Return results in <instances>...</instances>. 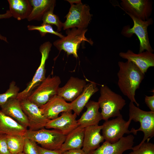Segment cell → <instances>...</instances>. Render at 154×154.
<instances>
[{
  "label": "cell",
  "instance_id": "6da1fadb",
  "mask_svg": "<svg viewBox=\"0 0 154 154\" xmlns=\"http://www.w3.org/2000/svg\"><path fill=\"white\" fill-rule=\"evenodd\" d=\"M118 64L119 67L117 73L118 86L122 93L138 107L139 104L135 98V91L139 88L145 74L130 61H119Z\"/></svg>",
  "mask_w": 154,
  "mask_h": 154
},
{
  "label": "cell",
  "instance_id": "7a4b0ae2",
  "mask_svg": "<svg viewBox=\"0 0 154 154\" xmlns=\"http://www.w3.org/2000/svg\"><path fill=\"white\" fill-rule=\"evenodd\" d=\"M100 93L98 102L101 109L102 119L106 121L119 116L120 111L126 104L125 100L106 85L101 86Z\"/></svg>",
  "mask_w": 154,
  "mask_h": 154
},
{
  "label": "cell",
  "instance_id": "3957f363",
  "mask_svg": "<svg viewBox=\"0 0 154 154\" xmlns=\"http://www.w3.org/2000/svg\"><path fill=\"white\" fill-rule=\"evenodd\" d=\"M132 120L139 122L140 126L137 129L132 128L131 130V133L136 135L138 131H141L144 134L142 140L136 146H140L146 140L149 142L154 136V112L142 110L130 101L129 104L128 121H131Z\"/></svg>",
  "mask_w": 154,
  "mask_h": 154
},
{
  "label": "cell",
  "instance_id": "277c9868",
  "mask_svg": "<svg viewBox=\"0 0 154 154\" xmlns=\"http://www.w3.org/2000/svg\"><path fill=\"white\" fill-rule=\"evenodd\" d=\"M24 136L40 145L42 148L50 150H59L66 137L58 130L44 128L36 131L27 130Z\"/></svg>",
  "mask_w": 154,
  "mask_h": 154
},
{
  "label": "cell",
  "instance_id": "5b68a950",
  "mask_svg": "<svg viewBox=\"0 0 154 154\" xmlns=\"http://www.w3.org/2000/svg\"><path fill=\"white\" fill-rule=\"evenodd\" d=\"M88 29H80L76 28L66 30L67 35L56 40L53 42V44L60 51L63 50L68 55L72 54L77 58L78 57V50L82 42L86 41L92 45L93 41L85 36Z\"/></svg>",
  "mask_w": 154,
  "mask_h": 154
},
{
  "label": "cell",
  "instance_id": "8992f818",
  "mask_svg": "<svg viewBox=\"0 0 154 154\" xmlns=\"http://www.w3.org/2000/svg\"><path fill=\"white\" fill-rule=\"evenodd\" d=\"M70 7L65 17L66 20L63 23L64 30L73 28L86 29L92 19L88 5L83 4L80 0L76 3H70Z\"/></svg>",
  "mask_w": 154,
  "mask_h": 154
},
{
  "label": "cell",
  "instance_id": "52a82bcc",
  "mask_svg": "<svg viewBox=\"0 0 154 154\" xmlns=\"http://www.w3.org/2000/svg\"><path fill=\"white\" fill-rule=\"evenodd\" d=\"M127 14L133 21V25L132 28H130L128 25L124 26L121 34L127 38L131 37L134 34L137 35L140 42L139 53L142 52L145 50L153 53L154 50L149 43L147 32L148 27L153 23V19L149 18L147 20L143 21L129 14Z\"/></svg>",
  "mask_w": 154,
  "mask_h": 154
},
{
  "label": "cell",
  "instance_id": "ba28073f",
  "mask_svg": "<svg viewBox=\"0 0 154 154\" xmlns=\"http://www.w3.org/2000/svg\"><path fill=\"white\" fill-rule=\"evenodd\" d=\"M61 82L60 77L49 75L31 93L27 99L40 107L57 95Z\"/></svg>",
  "mask_w": 154,
  "mask_h": 154
},
{
  "label": "cell",
  "instance_id": "9c48e42d",
  "mask_svg": "<svg viewBox=\"0 0 154 154\" xmlns=\"http://www.w3.org/2000/svg\"><path fill=\"white\" fill-rule=\"evenodd\" d=\"M52 44L49 41L46 42L40 47L41 57L40 64L31 81L27 87L18 94L17 98L20 101L27 99L32 92L46 78V62L48 58Z\"/></svg>",
  "mask_w": 154,
  "mask_h": 154
},
{
  "label": "cell",
  "instance_id": "30bf717a",
  "mask_svg": "<svg viewBox=\"0 0 154 154\" xmlns=\"http://www.w3.org/2000/svg\"><path fill=\"white\" fill-rule=\"evenodd\" d=\"M131 122L128 120L125 121L121 114L115 119L105 121L102 130L104 140L114 143L123 137L125 134L131 133L129 129Z\"/></svg>",
  "mask_w": 154,
  "mask_h": 154
},
{
  "label": "cell",
  "instance_id": "8fae6325",
  "mask_svg": "<svg viewBox=\"0 0 154 154\" xmlns=\"http://www.w3.org/2000/svg\"><path fill=\"white\" fill-rule=\"evenodd\" d=\"M120 5L126 13L143 21L149 18L153 9L150 0H121Z\"/></svg>",
  "mask_w": 154,
  "mask_h": 154
},
{
  "label": "cell",
  "instance_id": "7c38bea8",
  "mask_svg": "<svg viewBox=\"0 0 154 154\" xmlns=\"http://www.w3.org/2000/svg\"><path fill=\"white\" fill-rule=\"evenodd\" d=\"M20 102L28 120L29 130L36 131L44 128L49 119L43 115L39 108L27 99Z\"/></svg>",
  "mask_w": 154,
  "mask_h": 154
},
{
  "label": "cell",
  "instance_id": "4fadbf2b",
  "mask_svg": "<svg viewBox=\"0 0 154 154\" xmlns=\"http://www.w3.org/2000/svg\"><path fill=\"white\" fill-rule=\"evenodd\" d=\"M134 138L133 135H129L123 137L115 143H111L105 141L89 154H123L127 150L132 149Z\"/></svg>",
  "mask_w": 154,
  "mask_h": 154
},
{
  "label": "cell",
  "instance_id": "5bb4252c",
  "mask_svg": "<svg viewBox=\"0 0 154 154\" xmlns=\"http://www.w3.org/2000/svg\"><path fill=\"white\" fill-rule=\"evenodd\" d=\"M72 111L62 112L60 116L49 120L45 127L58 130L65 135H67L78 127L76 119L77 115L72 114Z\"/></svg>",
  "mask_w": 154,
  "mask_h": 154
},
{
  "label": "cell",
  "instance_id": "9a60e30c",
  "mask_svg": "<svg viewBox=\"0 0 154 154\" xmlns=\"http://www.w3.org/2000/svg\"><path fill=\"white\" fill-rule=\"evenodd\" d=\"M39 108L43 115L49 120L58 117L60 112L72 110L70 103L67 102L57 95L53 96L47 103Z\"/></svg>",
  "mask_w": 154,
  "mask_h": 154
},
{
  "label": "cell",
  "instance_id": "2e32d148",
  "mask_svg": "<svg viewBox=\"0 0 154 154\" xmlns=\"http://www.w3.org/2000/svg\"><path fill=\"white\" fill-rule=\"evenodd\" d=\"M119 56L135 64L145 74L150 67L154 66V54L147 51L136 54L130 50L121 52Z\"/></svg>",
  "mask_w": 154,
  "mask_h": 154
},
{
  "label": "cell",
  "instance_id": "e0dca14e",
  "mask_svg": "<svg viewBox=\"0 0 154 154\" xmlns=\"http://www.w3.org/2000/svg\"><path fill=\"white\" fill-rule=\"evenodd\" d=\"M86 84L85 80L72 76L63 86L59 87L57 95L71 102L82 93Z\"/></svg>",
  "mask_w": 154,
  "mask_h": 154
},
{
  "label": "cell",
  "instance_id": "ac0fdd59",
  "mask_svg": "<svg viewBox=\"0 0 154 154\" xmlns=\"http://www.w3.org/2000/svg\"><path fill=\"white\" fill-rule=\"evenodd\" d=\"M102 125H93L85 128L83 145L82 149L87 154H89L100 145L104 138L100 134Z\"/></svg>",
  "mask_w": 154,
  "mask_h": 154
},
{
  "label": "cell",
  "instance_id": "d6986e66",
  "mask_svg": "<svg viewBox=\"0 0 154 154\" xmlns=\"http://www.w3.org/2000/svg\"><path fill=\"white\" fill-rule=\"evenodd\" d=\"M0 107L1 110L6 115L25 127H29L27 117L22 109L20 101L17 98L9 100Z\"/></svg>",
  "mask_w": 154,
  "mask_h": 154
},
{
  "label": "cell",
  "instance_id": "ffe728a7",
  "mask_svg": "<svg viewBox=\"0 0 154 154\" xmlns=\"http://www.w3.org/2000/svg\"><path fill=\"white\" fill-rule=\"evenodd\" d=\"M86 110L80 118L77 120L78 126L85 128L87 127L98 125L102 119L101 112L99 111L100 106L98 102L90 100L86 104Z\"/></svg>",
  "mask_w": 154,
  "mask_h": 154
},
{
  "label": "cell",
  "instance_id": "44dd1931",
  "mask_svg": "<svg viewBox=\"0 0 154 154\" xmlns=\"http://www.w3.org/2000/svg\"><path fill=\"white\" fill-rule=\"evenodd\" d=\"M98 90L96 84L94 82L91 81L86 84L80 94L70 103L74 113L79 115L92 96Z\"/></svg>",
  "mask_w": 154,
  "mask_h": 154
},
{
  "label": "cell",
  "instance_id": "7402d4cb",
  "mask_svg": "<svg viewBox=\"0 0 154 154\" xmlns=\"http://www.w3.org/2000/svg\"><path fill=\"white\" fill-rule=\"evenodd\" d=\"M27 130V128L0 110V134L24 135Z\"/></svg>",
  "mask_w": 154,
  "mask_h": 154
},
{
  "label": "cell",
  "instance_id": "603a6c76",
  "mask_svg": "<svg viewBox=\"0 0 154 154\" xmlns=\"http://www.w3.org/2000/svg\"><path fill=\"white\" fill-rule=\"evenodd\" d=\"M85 128L78 127L66 135L65 141L60 151L61 153L71 149H81L82 147Z\"/></svg>",
  "mask_w": 154,
  "mask_h": 154
},
{
  "label": "cell",
  "instance_id": "cb8c5ba5",
  "mask_svg": "<svg viewBox=\"0 0 154 154\" xmlns=\"http://www.w3.org/2000/svg\"><path fill=\"white\" fill-rule=\"evenodd\" d=\"M8 1L9 11L13 17L18 20L28 18L32 9L29 0H8Z\"/></svg>",
  "mask_w": 154,
  "mask_h": 154
},
{
  "label": "cell",
  "instance_id": "d4e9b609",
  "mask_svg": "<svg viewBox=\"0 0 154 154\" xmlns=\"http://www.w3.org/2000/svg\"><path fill=\"white\" fill-rule=\"evenodd\" d=\"M32 9L27 19L29 21H40L44 14L51 8L54 7L56 1L54 0H30Z\"/></svg>",
  "mask_w": 154,
  "mask_h": 154
},
{
  "label": "cell",
  "instance_id": "484cf974",
  "mask_svg": "<svg viewBox=\"0 0 154 154\" xmlns=\"http://www.w3.org/2000/svg\"><path fill=\"white\" fill-rule=\"evenodd\" d=\"M25 139L24 135H6L7 144L11 154L23 152Z\"/></svg>",
  "mask_w": 154,
  "mask_h": 154
},
{
  "label": "cell",
  "instance_id": "4316f807",
  "mask_svg": "<svg viewBox=\"0 0 154 154\" xmlns=\"http://www.w3.org/2000/svg\"><path fill=\"white\" fill-rule=\"evenodd\" d=\"M54 7L51 8L43 15L41 24L55 25L57 27V32L61 31L63 26V23L60 20L59 17L53 13Z\"/></svg>",
  "mask_w": 154,
  "mask_h": 154
},
{
  "label": "cell",
  "instance_id": "83f0119b",
  "mask_svg": "<svg viewBox=\"0 0 154 154\" xmlns=\"http://www.w3.org/2000/svg\"><path fill=\"white\" fill-rule=\"evenodd\" d=\"M19 88L16 85L15 81H12L10 84L9 89L3 94H0V106L9 100L17 98L19 93Z\"/></svg>",
  "mask_w": 154,
  "mask_h": 154
},
{
  "label": "cell",
  "instance_id": "f1b7e54d",
  "mask_svg": "<svg viewBox=\"0 0 154 154\" xmlns=\"http://www.w3.org/2000/svg\"><path fill=\"white\" fill-rule=\"evenodd\" d=\"M28 29L29 31L37 30L38 31L42 37L44 36L47 33H50L56 35L60 38L64 37V36L57 31H54L51 25L48 24H41L40 26L29 25L27 26Z\"/></svg>",
  "mask_w": 154,
  "mask_h": 154
},
{
  "label": "cell",
  "instance_id": "f546056e",
  "mask_svg": "<svg viewBox=\"0 0 154 154\" xmlns=\"http://www.w3.org/2000/svg\"><path fill=\"white\" fill-rule=\"evenodd\" d=\"M132 150L128 154H154V144L145 142L139 146L133 147Z\"/></svg>",
  "mask_w": 154,
  "mask_h": 154
},
{
  "label": "cell",
  "instance_id": "4dcf8cb0",
  "mask_svg": "<svg viewBox=\"0 0 154 154\" xmlns=\"http://www.w3.org/2000/svg\"><path fill=\"white\" fill-rule=\"evenodd\" d=\"M37 145L33 141L25 137L23 152L25 154H39Z\"/></svg>",
  "mask_w": 154,
  "mask_h": 154
},
{
  "label": "cell",
  "instance_id": "1f68e13d",
  "mask_svg": "<svg viewBox=\"0 0 154 154\" xmlns=\"http://www.w3.org/2000/svg\"><path fill=\"white\" fill-rule=\"evenodd\" d=\"M0 154H11L8 147L5 134H0Z\"/></svg>",
  "mask_w": 154,
  "mask_h": 154
},
{
  "label": "cell",
  "instance_id": "d6a6232c",
  "mask_svg": "<svg viewBox=\"0 0 154 154\" xmlns=\"http://www.w3.org/2000/svg\"><path fill=\"white\" fill-rule=\"evenodd\" d=\"M145 104L151 110L154 112V95L151 96L145 95Z\"/></svg>",
  "mask_w": 154,
  "mask_h": 154
},
{
  "label": "cell",
  "instance_id": "836d02e7",
  "mask_svg": "<svg viewBox=\"0 0 154 154\" xmlns=\"http://www.w3.org/2000/svg\"><path fill=\"white\" fill-rule=\"evenodd\" d=\"M39 154H62L59 150H50L43 148L37 145Z\"/></svg>",
  "mask_w": 154,
  "mask_h": 154
},
{
  "label": "cell",
  "instance_id": "e575fe53",
  "mask_svg": "<svg viewBox=\"0 0 154 154\" xmlns=\"http://www.w3.org/2000/svg\"><path fill=\"white\" fill-rule=\"evenodd\" d=\"M62 154H87L82 149H76L65 151Z\"/></svg>",
  "mask_w": 154,
  "mask_h": 154
},
{
  "label": "cell",
  "instance_id": "d590c367",
  "mask_svg": "<svg viewBox=\"0 0 154 154\" xmlns=\"http://www.w3.org/2000/svg\"><path fill=\"white\" fill-rule=\"evenodd\" d=\"M12 15L9 10H7L4 14H0V19L8 18L12 17Z\"/></svg>",
  "mask_w": 154,
  "mask_h": 154
},
{
  "label": "cell",
  "instance_id": "8d00e7d4",
  "mask_svg": "<svg viewBox=\"0 0 154 154\" xmlns=\"http://www.w3.org/2000/svg\"><path fill=\"white\" fill-rule=\"evenodd\" d=\"M0 39L4 41H5L7 42L8 41H7V38L6 37L2 36L0 34Z\"/></svg>",
  "mask_w": 154,
  "mask_h": 154
},
{
  "label": "cell",
  "instance_id": "74e56055",
  "mask_svg": "<svg viewBox=\"0 0 154 154\" xmlns=\"http://www.w3.org/2000/svg\"><path fill=\"white\" fill-rule=\"evenodd\" d=\"M17 154H25V153H24L23 152H22V153H19Z\"/></svg>",
  "mask_w": 154,
  "mask_h": 154
}]
</instances>
